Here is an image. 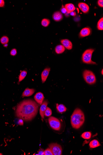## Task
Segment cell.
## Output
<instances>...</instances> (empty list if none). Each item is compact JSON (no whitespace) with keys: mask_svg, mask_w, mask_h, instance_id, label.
Wrapping results in <instances>:
<instances>
[{"mask_svg":"<svg viewBox=\"0 0 103 155\" xmlns=\"http://www.w3.org/2000/svg\"><path fill=\"white\" fill-rule=\"evenodd\" d=\"M39 106L32 99L24 100L18 104L15 115L23 120L30 121L37 115Z\"/></svg>","mask_w":103,"mask_h":155,"instance_id":"6da1fadb","label":"cell"},{"mask_svg":"<svg viewBox=\"0 0 103 155\" xmlns=\"http://www.w3.org/2000/svg\"><path fill=\"white\" fill-rule=\"evenodd\" d=\"M85 120V117L84 112L79 108H76L71 116L72 126L74 129H78L84 124Z\"/></svg>","mask_w":103,"mask_h":155,"instance_id":"7a4b0ae2","label":"cell"},{"mask_svg":"<svg viewBox=\"0 0 103 155\" xmlns=\"http://www.w3.org/2000/svg\"><path fill=\"white\" fill-rule=\"evenodd\" d=\"M94 51V49H87L84 52L82 57L83 62L88 64H96V63L93 61L91 60L92 56Z\"/></svg>","mask_w":103,"mask_h":155,"instance_id":"3957f363","label":"cell"},{"mask_svg":"<svg viewBox=\"0 0 103 155\" xmlns=\"http://www.w3.org/2000/svg\"><path fill=\"white\" fill-rule=\"evenodd\" d=\"M83 75L86 82L89 84H94L96 81L95 75L90 70H85L83 73Z\"/></svg>","mask_w":103,"mask_h":155,"instance_id":"277c9868","label":"cell"},{"mask_svg":"<svg viewBox=\"0 0 103 155\" xmlns=\"http://www.w3.org/2000/svg\"><path fill=\"white\" fill-rule=\"evenodd\" d=\"M48 121L49 124L52 129L55 130H60L61 125L58 119L54 117H50L49 118Z\"/></svg>","mask_w":103,"mask_h":155,"instance_id":"5b68a950","label":"cell"},{"mask_svg":"<svg viewBox=\"0 0 103 155\" xmlns=\"http://www.w3.org/2000/svg\"><path fill=\"white\" fill-rule=\"evenodd\" d=\"M49 148L54 155H61L62 148L61 146L56 143L51 144L49 145Z\"/></svg>","mask_w":103,"mask_h":155,"instance_id":"8992f818","label":"cell"},{"mask_svg":"<svg viewBox=\"0 0 103 155\" xmlns=\"http://www.w3.org/2000/svg\"><path fill=\"white\" fill-rule=\"evenodd\" d=\"M34 99L36 102L39 105H41L43 102L44 97L41 92L37 93L34 97Z\"/></svg>","mask_w":103,"mask_h":155,"instance_id":"52a82bcc","label":"cell"},{"mask_svg":"<svg viewBox=\"0 0 103 155\" xmlns=\"http://www.w3.org/2000/svg\"><path fill=\"white\" fill-rule=\"evenodd\" d=\"M48 104V101L47 100H45L44 101L40 107L39 112L42 119H43L44 118L45 112L47 109Z\"/></svg>","mask_w":103,"mask_h":155,"instance_id":"ba28073f","label":"cell"},{"mask_svg":"<svg viewBox=\"0 0 103 155\" xmlns=\"http://www.w3.org/2000/svg\"><path fill=\"white\" fill-rule=\"evenodd\" d=\"M61 43L65 47H66L68 50H71L72 48V43L70 40L68 39H63L61 40Z\"/></svg>","mask_w":103,"mask_h":155,"instance_id":"9c48e42d","label":"cell"},{"mask_svg":"<svg viewBox=\"0 0 103 155\" xmlns=\"http://www.w3.org/2000/svg\"><path fill=\"white\" fill-rule=\"evenodd\" d=\"M50 68L49 67H47L42 72L41 74V77L42 82L44 83L48 76L50 72Z\"/></svg>","mask_w":103,"mask_h":155,"instance_id":"30bf717a","label":"cell"},{"mask_svg":"<svg viewBox=\"0 0 103 155\" xmlns=\"http://www.w3.org/2000/svg\"><path fill=\"white\" fill-rule=\"evenodd\" d=\"M91 33V30L90 28H84L81 30L79 36L81 37H85L90 35Z\"/></svg>","mask_w":103,"mask_h":155,"instance_id":"8fae6325","label":"cell"},{"mask_svg":"<svg viewBox=\"0 0 103 155\" xmlns=\"http://www.w3.org/2000/svg\"><path fill=\"white\" fill-rule=\"evenodd\" d=\"M78 6L80 9L84 13H87L89 10V7L87 4L84 3H80Z\"/></svg>","mask_w":103,"mask_h":155,"instance_id":"7c38bea8","label":"cell"},{"mask_svg":"<svg viewBox=\"0 0 103 155\" xmlns=\"http://www.w3.org/2000/svg\"><path fill=\"white\" fill-rule=\"evenodd\" d=\"M53 18L56 22H59L63 19V16L61 12L59 11H57L53 13Z\"/></svg>","mask_w":103,"mask_h":155,"instance_id":"4fadbf2b","label":"cell"},{"mask_svg":"<svg viewBox=\"0 0 103 155\" xmlns=\"http://www.w3.org/2000/svg\"><path fill=\"white\" fill-rule=\"evenodd\" d=\"M35 92V90L32 89L27 88L24 91L22 94L23 97H29L31 96Z\"/></svg>","mask_w":103,"mask_h":155,"instance_id":"5bb4252c","label":"cell"},{"mask_svg":"<svg viewBox=\"0 0 103 155\" xmlns=\"http://www.w3.org/2000/svg\"><path fill=\"white\" fill-rule=\"evenodd\" d=\"M66 10H67V13L69 14L71 12H74L76 8L73 4H68L65 5Z\"/></svg>","mask_w":103,"mask_h":155,"instance_id":"9a60e30c","label":"cell"},{"mask_svg":"<svg viewBox=\"0 0 103 155\" xmlns=\"http://www.w3.org/2000/svg\"><path fill=\"white\" fill-rule=\"evenodd\" d=\"M56 108L58 112L61 113L66 112L67 110L66 107L63 104H56Z\"/></svg>","mask_w":103,"mask_h":155,"instance_id":"2e32d148","label":"cell"},{"mask_svg":"<svg viewBox=\"0 0 103 155\" xmlns=\"http://www.w3.org/2000/svg\"><path fill=\"white\" fill-rule=\"evenodd\" d=\"M65 50V48L63 45H58L56 46L55 50L57 54H60L63 53Z\"/></svg>","mask_w":103,"mask_h":155,"instance_id":"e0dca14e","label":"cell"},{"mask_svg":"<svg viewBox=\"0 0 103 155\" xmlns=\"http://www.w3.org/2000/svg\"><path fill=\"white\" fill-rule=\"evenodd\" d=\"M89 146L91 148H94L100 146L101 145L98 140H94L90 142Z\"/></svg>","mask_w":103,"mask_h":155,"instance_id":"ac0fdd59","label":"cell"},{"mask_svg":"<svg viewBox=\"0 0 103 155\" xmlns=\"http://www.w3.org/2000/svg\"><path fill=\"white\" fill-rule=\"evenodd\" d=\"M27 74V72L25 70L21 72L19 77V82H20L25 79Z\"/></svg>","mask_w":103,"mask_h":155,"instance_id":"d6986e66","label":"cell"},{"mask_svg":"<svg viewBox=\"0 0 103 155\" xmlns=\"http://www.w3.org/2000/svg\"><path fill=\"white\" fill-rule=\"evenodd\" d=\"M91 136V133L89 132H84L81 135V137L85 139H90Z\"/></svg>","mask_w":103,"mask_h":155,"instance_id":"ffe728a7","label":"cell"},{"mask_svg":"<svg viewBox=\"0 0 103 155\" xmlns=\"http://www.w3.org/2000/svg\"><path fill=\"white\" fill-rule=\"evenodd\" d=\"M97 28L98 30H102L103 29V18H101L97 24Z\"/></svg>","mask_w":103,"mask_h":155,"instance_id":"44dd1931","label":"cell"},{"mask_svg":"<svg viewBox=\"0 0 103 155\" xmlns=\"http://www.w3.org/2000/svg\"><path fill=\"white\" fill-rule=\"evenodd\" d=\"M50 23V21L49 19L45 18L42 21L41 24L42 26L46 27L49 26V24Z\"/></svg>","mask_w":103,"mask_h":155,"instance_id":"7402d4cb","label":"cell"},{"mask_svg":"<svg viewBox=\"0 0 103 155\" xmlns=\"http://www.w3.org/2000/svg\"><path fill=\"white\" fill-rule=\"evenodd\" d=\"M9 38L7 36H4L1 38V43L2 44L5 45L8 44L9 42Z\"/></svg>","mask_w":103,"mask_h":155,"instance_id":"603a6c76","label":"cell"},{"mask_svg":"<svg viewBox=\"0 0 103 155\" xmlns=\"http://www.w3.org/2000/svg\"><path fill=\"white\" fill-rule=\"evenodd\" d=\"M52 114L51 110L49 107H47L45 113V115L46 116L49 117L51 116Z\"/></svg>","mask_w":103,"mask_h":155,"instance_id":"cb8c5ba5","label":"cell"},{"mask_svg":"<svg viewBox=\"0 0 103 155\" xmlns=\"http://www.w3.org/2000/svg\"><path fill=\"white\" fill-rule=\"evenodd\" d=\"M45 155H53V153L50 149L49 148L44 151Z\"/></svg>","mask_w":103,"mask_h":155,"instance_id":"d4e9b609","label":"cell"},{"mask_svg":"<svg viewBox=\"0 0 103 155\" xmlns=\"http://www.w3.org/2000/svg\"><path fill=\"white\" fill-rule=\"evenodd\" d=\"M17 54V50L15 48L12 49L10 52V55L11 56H15Z\"/></svg>","mask_w":103,"mask_h":155,"instance_id":"484cf974","label":"cell"},{"mask_svg":"<svg viewBox=\"0 0 103 155\" xmlns=\"http://www.w3.org/2000/svg\"><path fill=\"white\" fill-rule=\"evenodd\" d=\"M60 11L63 14H66L67 13V10L65 7V6L63 5H62V6L61 9H60Z\"/></svg>","mask_w":103,"mask_h":155,"instance_id":"4316f807","label":"cell"},{"mask_svg":"<svg viewBox=\"0 0 103 155\" xmlns=\"http://www.w3.org/2000/svg\"><path fill=\"white\" fill-rule=\"evenodd\" d=\"M98 4L99 6L103 7V0H99L98 1Z\"/></svg>","mask_w":103,"mask_h":155,"instance_id":"83f0119b","label":"cell"},{"mask_svg":"<svg viewBox=\"0 0 103 155\" xmlns=\"http://www.w3.org/2000/svg\"><path fill=\"white\" fill-rule=\"evenodd\" d=\"M5 5V1L4 0H0V7H3Z\"/></svg>","mask_w":103,"mask_h":155,"instance_id":"f1b7e54d","label":"cell"},{"mask_svg":"<svg viewBox=\"0 0 103 155\" xmlns=\"http://www.w3.org/2000/svg\"><path fill=\"white\" fill-rule=\"evenodd\" d=\"M18 123L19 125H23L24 124L23 120L22 119H19L18 121Z\"/></svg>","mask_w":103,"mask_h":155,"instance_id":"f546056e","label":"cell"},{"mask_svg":"<svg viewBox=\"0 0 103 155\" xmlns=\"http://www.w3.org/2000/svg\"><path fill=\"white\" fill-rule=\"evenodd\" d=\"M36 155H44V151L43 150H41L39 151L38 153V154Z\"/></svg>","mask_w":103,"mask_h":155,"instance_id":"4dcf8cb0","label":"cell"},{"mask_svg":"<svg viewBox=\"0 0 103 155\" xmlns=\"http://www.w3.org/2000/svg\"><path fill=\"white\" fill-rule=\"evenodd\" d=\"M70 14L72 15V16H75L76 15V13L75 12H74H74H71V13H70Z\"/></svg>","mask_w":103,"mask_h":155,"instance_id":"1f68e13d","label":"cell"},{"mask_svg":"<svg viewBox=\"0 0 103 155\" xmlns=\"http://www.w3.org/2000/svg\"><path fill=\"white\" fill-rule=\"evenodd\" d=\"M8 44H6L4 45V46L5 47H7L8 46Z\"/></svg>","mask_w":103,"mask_h":155,"instance_id":"d6a6232c","label":"cell"},{"mask_svg":"<svg viewBox=\"0 0 103 155\" xmlns=\"http://www.w3.org/2000/svg\"><path fill=\"white\" fill-rule=\"evenodd\" d=\"M103 70H102V72H101V74H102L103 75Z\"/></svg>","mask_w":103,"mask_h":155,"instance_id":"836d02e7","label":"cell"},{"mask_svg":"<svg viewBox=\"0 0 103 155\" xmlns=\"http://www.w3.org/2000/svg\"><path fill=\"white\" fill-rule=\"evenodd\" d=\"M3 155L2 153H0V155Z\"/></svg>","mask_w":103,"mask_h":155,"instance_id":"e575fe53","label":"cell"}]
</instances>
